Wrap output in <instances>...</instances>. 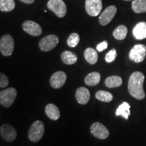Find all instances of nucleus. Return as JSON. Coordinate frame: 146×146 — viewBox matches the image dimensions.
I'll list each match as a JSON object with an SVG mask.
<instances>
[{"instance_id":"c756f323","label":"nucleus","mask_w":146,"mask_h":146,"mask_svg":"<svg viewBox=\"0 0 146 146\" xmlns=\"http://www.w3.org/2000/svg\"><path fill=\"white\" fill-rule=\"evenodd\" d=\"M20 1L25 3H27V4H31L34 3L35 0H20Z\"/></svg>"},{"instance_id":"412c9836","label":"nucleus","mask_w":146,"mask_h":146,"mask_svg":"<svg viewBox=\"0 0 146 146\" xmlns=\"http://www.w3.org/2000/svg\"><path fill=\"white\" fill-rule=\"evenodd\" d=\"M123 84V80L118 76H108L105 81L106 86L108 88H114L121 86Z\"/></svg>"},{"instance_id":"aec40b11","label":"nucleus","mask_w":146,"mask_h":146,"mask_svg":"<svg viewBox=\"0 0 146 146\" xmlns=\"http://www.w3.org/2000/svg\"><path fill=\"white\" fill-rule=\"evenodd\" d=\"M61 59L65 64L72 65L74 64L77 61L76 55L70 51H65L62 53Z\"/></svg>"},{"instance_id":"1a4fd4ad","label":"nucleus","mask_w":146,"mask_h":146,"mask_svg":"<svg viewBox=\"0 0 146 146\" xmlns=\"http://www.w3.org/2000/svg\"><path fill=\"white\" fill-rule=\"evenodd\" d=\"M90 130L91 134L100 139H106L109 137L108 129L100 123H94L91 126Z\"/></svg>"},{"instance_id":"f3484780","label":"nucleus","mask_w":146,"mask_h":146,"mask_svg":"<svg viewBox=\"0 0 146 146\" xmlns=\"http://www.w3.org/2000/svg\"><path fill=\"white\" fill-rule=\"evenodd\" d=\"M84 57L90 64H95L98 60V54L94 48L88 47L84 52Z\"/></svg>"},{"instance_id":"9d476101","label":"nucleus","mask_w":146,"mask_h":146,"mask_svg":"<svg viewBox=\"0 0 146 146\" xmlns=\"http://www.w3.org/2000/svg\"><path fill=\"white\" fill-rule=\"evenodd\" d=\"M116 12H117V8L115 5H110L108 7L100 16L99 22L100 25L102 26L108 25L116 15Z\"/></svg>"},{"instance_id":"a211bd4d","label":"nucleus","mask_w":146,"mask_h":146,"mask_svg":"<svg viewBox=\"0 0 146 146\" xmlns=\"http://www.w3.org/2000/svg\"><path fill=\"white\" fill-rule=\"evenodd\" d=\"M131 106L129 105V103L127 102H123V104H121L116 111V116H123V118H125L126 120H128L129 116L131 114Z\"/></svg>"},{"instance_id":"dca6fc26","label":"nucleus","mask_w":146,"mask_h":146,"mask_svg":"<svg viewBox=\"0 0 146 146\" xmlns=\"http://www.w3.org/2000/svg\"><path fill=\"white\" fill-rule=\"evenodd\" d=\"M45 113L48 118L53 120H57L60 116V112L58 108L53 104H49L45 107Z\"/></svg>"},{"instance_id":"7c9ffc66","label":"nucleus","mask_w":146,"mask_h":146,"mask_svg":"<svg viewBox=\"0 0 146 146\" xmlns=\"http://www.w3.org/2000/svg\"><path fill=\"white\" fill-rule=\"evenodd\" d=\"M125 1H131V0H125Z\"/></svg>"},{"instance_id":"f8f14e48","label":"nucleus","mask_w":146,"mask_h":146,"mask_svg":"<svg viewBox=\"0 0 146 146\" xmlns=\"http://www.w3.org/2000/svg\"><path fill=\"white\" fill-rule=\"evenodd\" d=\"M23 29L25 32L32 36H37L42 33V29L39 24L32 21H27L23 24Z\"/></svg>"},{"instance_id":"423d86ee","label":"nucleus","mask_w":146,"mask_h":146,"mask_svg":"<svg viewBox=\"0 0 146 146\" xmlns=\"http://www.w3.org/2000/svg\"><path fill=\"white\" fill-rule=\"evenodd\" d=\"M146 56V46L143 44H137L129 52V59L135 63L143 62Z\"/></svg>"},{"instance_id":"9b49d317","label":"nucleus","mask_w":146,"mask_h":146,"mask_svg":"<svg viewBox=\"0 0 146 146\" xmlns=\"http://www.w3.org/2000/svg\"><path fill=\"white\" fill-rule=\"evenodd\" d=\"M0 133H1L2 138L7 141H13L17 137V131L15 128L8 124H4L1 125Z\"/></svg>"},{"instance_id":"c85d7f7f","label":"nucleus","mask_w":146,"mask_h":146,"mask_svg":"<svg viewBox=\"0 0 146 146\" xmlns=\"http://www.w3.org/2000/svg\"><path fill=\"white\" fill-rule=\"evenodd\" d=\"M107 47H108V42L106 41H102V43H99V44L97 45L96 49L98 52H101L102 51L106 50V49H107Z\"/></svg>"},{"instance_id":"4468645a","label":"nucleus","mask_w":146,"mask_h":146,"mask_svg":"<svg viewBox=\"0 0 146 146\" xmlns=\"http://www.w3.org/2000/svg\"><path fill=\"white\" fill-rule=\"evenodd\" d=\"M90 92L85 87H79L76 89L75 97L78 104L82 105L87 104L90 99Z\"/></svg>"},{"instance_id":"0eeeda50","label":"nucleus","mask_w":146,"mask_h":146,"mask_svg":"<svg viewBox=\"0 0 146 146\" xmlns=\"http://www.w3.org/2000/svg\"><path fill=\"white\" fill-rule=\"evenodd\" d=\"M58 43H59V39L57 36L54 35H50L41 39L39 46L41 51L47 52L55 48L57 46Z\"/></svg>"},{"instance_id":"4be33fe9","label":"nucleus","mask_w":146,"mask_h":146,"mask_svg":"<svg viewBox=\"0 0 146 146\" xmlns=\"http://www.w3.org/2000/svg\"><path fill=\"white\" fill-rule=\"evenodd\" d=\"M132 9L137 14L146 13V0H133Z\"/></svg>"},{"instance_id":"393cba45","label":"nucleus","mask_w":146,"mask_h":146,"mask_svg":"<svg viewBox=\"0 0 146 146\" xmlns=\"http://www.w3.org/2000/svg\"><path fill=\"white\" fill-rule=\"evenodd\" d=\"M96 98L100 101L104 102H110L113 100V96L111 93L103 90L97 91Z\"/></svg>"},{"instance_id":"39448f33","label":"nucleus","mask_w":146,"mask_h":146,"mask_svg":"<svg viewBox=\"0 0 146 146\" xmlns=\"http://www.w3.org/2000/svg\"><path fill=\"white\" fill-rule=\"evenodd\" d=\"M14 48L13 37L10 35H5L0 40V51L4 56H10L12 54Z\"/></svg>"},{"instance_id":"b1692460","label":"nucleus","mask_w":146,"mask_h":146,"mask_svg":"<svg viewBox=\"0 0 146 146\" xmlns=\"http://www.w3.org/2000/svg\"><path fill=\"white\" fill-rule=\"evenodd\" d=\"M14 0H0V10L1 12H11L15 8Z\"/></svg>"},{"instance_id":"5701e85b","label":"nucleus","mask_w":146,"mask_h":146,"mask_svg":"<svg viewBox=\"0 0 146 146\" xmlns=\"http://www.w3.org/2000/svg\"><path fill=\"white\" fill-rule=\"evenodd\" d=\"M128 33L127 28L125 25H120L115 29L113 32V36L117 40H123L127 36Z\"/></svg>"},{"instance_id":"f03ea898","label":"nucleus","mask_w":146,"mask_h":146,"mask_svg":"<svg viewBox=\"0 0 146 146\" xmlns=\"http://www.w3.org/2000/svg\"><path fill=\"white\" fill-rule=\"evenodd\" d=\"M45 132L44 124L41 120H36L31 126L28 137L32 142H38L42 138Z\"/></svg>"},{"instance_id":"2eb2a0df","label":"nucleus","mask_w":146,"mask_h":146,"mask_svg":"<svg viewBox=\"0 0 146 146\" xmlns=\"http://www.w3.org/2000/svg\"><path fill=\"white\" fill-rule=\"evenodd\" d=\"M133 35L136 39L142 40L146 38V23L140 22L133 29Z\"/></svg>"},{"instance_id":"6e6552de","label":"nucleus","mask_w":146,"mask_h":146,"mask_svg":"<svg viewBox=\"0 0 146 146\" xmlns=\"http://www.w3.org/2000/svg\"><path fill=\"white\" fill-rule=\"evenodd\" d=\"M85 10L89 16H98L102 10V0H86Z\"/></svg>"},{"instance_id":"7ed1b4c3","label":"nucleus","mask_w":146,"mask_h":146,"mask_svg":"<svg viewBox=\"0 0 146 146\" xmlns=\"http://www.w3.org/2000/svg\"><path fill=\"white\" fill-rule=\"evenodd\" d=\"M17 96V91L15 88L10 87L0 92V104L5 108H9L13 104Z\"/></svg>"},{"instance_id":"6ab92c4d","label":"nucleus","mask_w":146,"mask_h":146,"mask_svg":"<svg viewBox=\"0 0 146 146\" xmlns=\"http://www.w3.org/2000/svg\"><path fill=\"white\" fill-rule=\"evenodd\" d=\"M101 79V75L99 72H93L89 73L85 78V83L88 86H96L98 85Z\"/></svg>"},{"instance_id":"a878e982","label":"nucleus","mask_w":146,"mask_h":146,"mask_svg":"<svg viewBox=\"0 0 146 146\" xmlns=\"http://www.w3.org/2000/svg\"><path fill=\"white\" fill-rule=\"evenodd\" d=\"M80 41V36L76 33H73L68 36L67 39V44L70 47H75L77 46Z\"/></svg>"},{"instance_id":"cd10ccee","label":"nucleus","mask_w":146,"mask_h":146,"mask_svg":"<svg viewBox=\"0 0 146 146\" xmlns=\"http://www.w3.org/2000/svg\"><path fill=\"white\" fill-rule=\"evenodd\" d=\"M9 80L8 77L5 75L3 73L0 74V87H5L8 85Z\"/></svg>"},{"instance_id":"20e7f679","label":"nucleus","mask_w":146,"mask_h":146,"mask_svg":"<svg viewBox=\"0 0 146 146\" xmlns=\"http://www.w3.org/2000/svg\"><path fill=\"white\" fill-rule=\"evenodd\" d=\"M47 5L49 10L54 12L58 17L63 18L66 14V5L63 0H50Z\"/></svg>"},{"instance_id":"f257e3e1","label":"nucleus","mask_w":146,"mask_h":146,"mask_svg":"<svg viewBox=\"0 0 146 146\" xmlns=\"http://www.w3.org/2000/svg\"><path fill=\"white\" fill-rule=\"evenodd\" d=\"M144 80H145L144 74L139 71L134 72L129 77L128 89L131 96L136 98L137 100H141L145 97L143 89Z\"/></svg>"},{"instance_id":"ddd939ff","label":"nucleus","mask_w":146,"mask_h":146,"mask_svg":"<svg viewBox=\"0 0 146 146\" xmlns=\"http://www.w3.org/2000/svg\"><path fill=\"white\" fill-rule=\"evenodd\" d=\"M66 74L63 71H58L50 78V85L53 88L60 89L64 86L66 81Z\"/></svg>"},{"instance_id":"bb28decb","label":"nucleus","mask_w":146,"mask_h":146,"mask_svg":"<svg viewBox=\"0 0 146 146\" xmlns=\"http://www.w3.org/2000/svg\"><path fill=\"white\" fill-rule=\"evenodd\" d=\"M117 56V53L115 49H112L107 53L105 56V60L108 63H111L114 62Z\"/></svg>"}]
</instances>
